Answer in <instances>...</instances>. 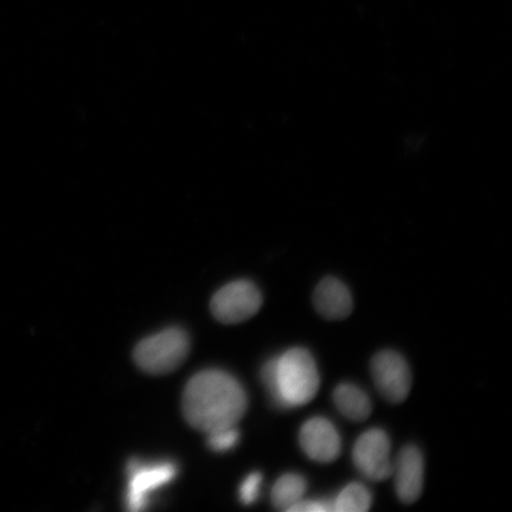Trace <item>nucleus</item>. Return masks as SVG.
Masks as SVG:
<instances>
[{"mask_svg": "<svg viewBox=\"0 0 512 512\" xmlns=\"http://www.w3.org/2000/svg\"><path fill=\"white\" fill-rule=\"evenodd\" d=\"M247 403L241 383L221 370L196 374L183 393L185 419L206 434L238 425L247 411Z\"/></svg>", "mask_w": 512, "mask_h": 512, "instance_id": "1", "label": "nucleus"}, {"mask_svg": "<svg viewBox=\"0 0 512 512\" xmlns=\"http://www.w3.org/2000/svg\"><path fill=\"white\" fill-rule=\"evenodd\" d=\"M261 377L275 405L281 408L304 406L319 390L316 362L303 348L287 350L266 362Z\"/></svg>", "mask_w": 512, "mask_h": 512, "instance_id": "2", "label": "nucleus"}, {"mask_svg": "<svg viewBox=\"0 0 512 512\" xmlns=\"http://www.w3.org/2000/svg\"><path fill=\"white\" fill-rule=\"evenodd\" d=\"M189 351L185 331L171 328L143 339L134 349V361L145 373L164 375L181 367Z\"/></svg>", "mask_w": 512, "mask_h": 512, "instance_id": "3", "label": "nucleus"}, {"mask_svg": "<svg viewBox=\"0 0 512 512\" xmlns=\"http://www.w3.org/2000/svg\"><path fill=\"white\" fill-rule=\"evenodd\" d=\"M261 306V292L248 280L234 281L223 286L210 303L214 317L224 324L245 322L255 316Z\"/></svg>", "mask_w": 512, "mask_h": 512, "instance_id": "4", "label": "nucleus"}, {"mask_svg": "<svg viewBox=\"0 0 512 512\" xmlns=\"http://www.w3.org/2000/svg\"><path fill=\"white\" fill-rule=\"evenodd\" d=\"M177 475V467L171 462L138 463L128 466L126 507L131 511L146 508L153 492L169 484Z\"/></svg>", "mask_w": 512, "mask_h": 512, "instance_id": "5", "label": "nucleus"}, {"mask_svg": "<svg viewBox=\"0 0 512 512\" xmlns=\"http://www.w3.org/2000/svg\"><path fill=\"white\" fill-rule=\"evenodd\" d=\"M371 374L379 392L390 402L401 403L412 388V374L408 364L398 352L384 350L371 361Z\"/></svg>", "mask_w": 512, "mask_h": 512, "instance_id": "6", "label": "nucleus"}, {"mask_svg": "<svg viewBox=\"0 0 512 512\" xmlns=\"http://www.w3.org/2000/svg\"><path fill=\"white\" fill-rule=\"evenodd\" d=\"M390 441L386 432L374 428L357 439L352 458L358 470L375 482L386 480L393 475L390 463Z\"/></svg>", "mask_w": 512, "mask_h": 512, "instance_id": "7", "label": "nucleus"}, {"mask_svg": "<svg viewBox=\"0 0 512 512\" xmlns=\"http://www.w3.org/2000/svg\"><path fill=\"white\" fill-rule=\"evenodd\" d=\"M300 446L306 456L318 463H331L341 453V438L328 419L307 420L299 433Z\"/></svg>", "mask_w": 512, "mask_h": 512, "instance_id": "8", "label": "nucleus"}, {"mask_svg": "<svg viewBox=\"0 0 512 512\" xmlns=\"http://www.w3.org/2000/svg\"><path fill=\"white\" fill-rule=\"evenodd\" d=\"M396 494L403 503L412 504L420 498L424 489V458L418 447L407 445L402 448L395 466Z\"/></svg>", "mask_w": 512, "mask_h": 512, "instance_id": "9", "label": "nucleus"}, {"mask_svg": "<svg viewBox=\"0 0 512 512\" xmlns=\"http://www.w3.org/2000/svg\"><path fill=\"white\" fill-rule=\"evenodd\" d=\"M317 311L330 320H341L352 312V297L349 288L341 280L325 278L320 281L313 294Z\"/></svg>", "mask_w": 512, "mask_h": 512, "instance_id": "10", "label": "nucleus"}, {"mask_svg": "<svg viewBox=\"0 0 512 512\" xmlns=\"http://www.w3.org/2000/svg\"><path fill=\"white\" fill-rule=\"evenodd\" d=\"M334 401L338 411L350 420H366L373 411L369 396L355 384H339L335 389Z\"/></svg>", "mask_w": 512, "mask_h": 512, "instance_id": "11", "label": "nucleus"}, {"mask_svg": "<svg viewBox=\"0 0 512 512\" xmlns=\"http://www.w3.org/2000/svg\"><path fill=\"white\" fill-rule=\"evenodd\" d=\"M306 491V480L297 473H287L277 480L272 490V502L275 508L288 511L294 504L302 501Z\"/></svg>", "mask_w": 512, "mask_h": 512, "instance_id": "12", "label": "nucleus"}, {"mask_svg": "<svg viewBox=\"0 0 512 512\" xmlns=\"http://www.w3.org/2000/svg\"><path fill=\"white\" fill-rule=\"evenodd\" d=\"M370 507V492L366 486L358 483L345 486L334 499V509L338 512H366Z\"/></svg>", "mask_w": 512, "mask_h": 512, "instance_id": "13", "label": "nucleus"}, {"mask_svg": "<svg viewBox=\"0 0 512 512\" xmlns=\"http://www.w3.org/2000/svg\"><path fill=\"white\" fill-rule=\"evenodd\" d=\"M207 437L208 445L211 450L216 452H227L238 445L240 440V433L238 428L234 426L209 432L207 433Z\"/></svg>", "mask_w": 512, "mask_h": 512, "instance_id": "14", "label": "nucleus"}, {"mask_svg": "<svg viewBox=\"0 0 512 512\" xmlns=\"http://www.w3.org/2000/svg\"><path fill=\"white\" fill-rule=\"evenodd\" d=\"M262 483V476L259 472H253L243 480L240 486V499L243 504H253L258 499Z\"/></svg>", "mask_w": 512, "mask_h": 512, "instance_id": "15", "label": "nucleus"}, {"mask_svg": "<svg viewBox=\"0 0 512 512\" xmlns=\"http://www.w3.org/2000/svg\"><path fill=\"white\" fill-rule=\"evenodd\" d=\"M291 512H331L335 511L332 499H315V501H300L288 510Z\"/></svg>", "mask_w": 512, "mask_h": 512, "instance_id": "16", "label": "nucleus"}]
</instances>
